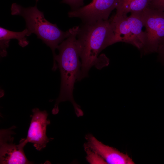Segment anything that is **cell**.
<instances>
[{
    "mask_svg": "<svg viewBox=\"0 0 164 164\" xmlns=\"http://www.w3.org/2000/svg\"><path fill=\"white\" fill-rule=\"evenodd\" d=\"M79 28L78 26L69 29V36L57 48L59 53L53 60V70L59 69L61 82L60 94L52 110L53 114L59 112V104L66 101L71 103L77 117L84 114L80 106L75 101L73 94L75 83L79 81L81 72V62L79 60L76 38Z\"/></svg>",
    "mask_w": 164,
    "mask_h": 164,
    "instance_id": "cell-1",
    "label": "cell"
},
{
    "mask_svg": "<svg viewBox=\"0 0 164 164\" xmlns=\"http://www.w3.org/2000/svg\"><path fill=\"white\" fill-rule=\"evenodd\" d=\"M110 19L100 20L91 23H83L79 26L77 45L81 59L80 75L79 81L87 77L93 66L100 69L107 66L109 60L102 54L103 47L109 32Z\"/></svg>",
    "mask_w": 164,
    "mask_h": 164,
    "instance_id": "cell-2",
    "label": "cell"
},
{
    "mask_svg": "<svg viewBox=\"0 0 164 164\" xmlns=\"http://www.w3.org/2000/svg\"><path fill=\"white\" fill-rule=\"evenodd\" d=\"M11 14L22 17L26 22V28L30 34H35L37 38L51 49L53 60L56 54L55 50L59 45L67 38L70 34L69 29L66 32L61 30L56 24L46 20L43 12L36 5L25 8L15 3L11 5Z\"/></svg>",
    "mask_w": 164,
    "mask_h": 164,
    "instance_id": "cell-3",
    "label": "cell"
},
{
    "mask_svg": "<svg viewBox=\"0 0 164 164\" xmlns=\"http://www.w3.org/2000/svg\"><path fill=\"white\" fill-rule=\"evenodd\" d=\"M145 28L144 55L157 52L164 44V12L148 8L142 12Z\"/></svg>",
    "mask_w": 164,
    "mask_h": 164,
    "instance_id": "cell-4",
    "label": "cell"
},
{
    "mask_svg": "<svg viewBox=\"0 0 164 164\" xmlns=\"http://www.w3.org/2000/svg\"><path fill=\"white\" fill-rule=\"evenodd\" d=\"M12 126L6 129H2L0 131V163L1 164H26L32 163L27 159L23 149L27 143L25 138H22L16 145L13 143L15 133L13 130L15 128Z\"/></svg>",
    "mask_w": 164,
    "mask_h": 164,
    "instance_id": "cell-5",
    "label": "cell"
},
{
    "mask_svg": "<svg viewBox=\"0 0 164 164\" xmlns=\"http://www.w3.org/2000/svg\"><path fill=\"white\" fill-rule=\"evenodd\" d=\"M119 0H92L88 4L68 13L70 17L80 18L83 23H91L100 20H107L117 7Z\"/></svg>",
    "mask_w": 164,
    "mask_h": 164,
    "instance_id": "cell-6",
    "label": "cell"
},
{
    "mask_svg": "<svg viewBox=\"0 0 164 164\" xmlns=\"http://www.w3.org/2000/svg\"><path fill=\"white\" fill-rule=\"evenodd\" d=\"M32 111L33 114L25 141L27 143L33 144L36 149L40 151L53 139L48 138L46 135L47 126L50 124V121L47 119L48 114L46 111H41L36 108Z\"/></svg>",
    "mask_w": 164,
    "mask_h": 164,
    "instance_id": "cell-7",
    "label": "cell"
},
{
    "mask_svg": "<svg viewBox=\"0 0 164 164\" xmlns=\"http://www.w3.org/2000/svg\"><path fill=\"white\" fill-rule=\"evenodd\" d=\"M87 141L84 145L99 155L109 164H132L135 163L127 154L120 152L115 148L104 144L91 134L86 135Z\"/></svg>",
    "mask_w": 164,
    "mask_h": 164,
    "instance_id": "cell-8",
    "label": "cell"
},
{
    "mask_svg": "<svg viewBox=\"0 0 164 164\" xmlns=\"http://www.w3.org/2000/svg\"><path fill=\"white\" fill-rule=\"evenodd\" d=\"M110 19L109 32L104 46V49L118 42L132 45L131 28L127 15H118L115 14Z\"/></svg>",
    "mask_w": 164,
    "mask_h": 164,
    "instance_id": "cell-9",
    "label": "cell"
},
{
    "mask_svg": "<svg viewBox=\"0 0 164 164\" xmlns=\"http://www.w3.org/2000/svg\"><path fill=\"white\" fill-rule=\"evenodd\" d=\"M142 12L131 13L128 19L131 28L132 45L142 51L145 44V35Z\"/></svg>",
    "mask_w": 164,
    "mask_h": 164,
    "instance_id": "cell-10",
    "label": "cell"
},
{
    "mask_svg": "<svg viewBox=\"0 0 164 164\" xmlns=\"http://www.w3.org/2000/svg\"><path fill=\"white\" fill-rule=\"evenodd\" d=\"M151 1L119 0L115 15L125 16L129 13L142 12L149 7Z\"/></svg>",
    "mask_w": 164,
    "mask_h": 164,
    "instance_id": "cell-11",
    "label": "cell"
},
{
    "mask_svg": "<svg viewBox=\"0 0 164 164\" xmlns=\"http://www.w3.org/2000/svg\"><path fill=\"white\" fill-rule=\"evenodd\" d=\"M30 35L26 28L22 31L16 32L7 30L2 27H0V40L10 41L12 39H16L18 40L19 45L22 47L29 44V42L27 39L26 36H29Z\"/></svg>",
    "mask_w": 164,
    "mask_h": 164,
    "instance_id": "cell-12",
    "label": "cell"
},
{
    "mask_svg": "<svg viewBox=\"0 0 164 164\" xmlns=\"http://www.w3.org/2000/svg\"><path fill=\"white\" fill-rule=\"evenodd\" d=\"M87 154L86 159L91 164H107L106 162L99 155L92 151L86 145L84 146Z\"/></svg>",
    "mask_w": 164,
    "mask_h": 164,
    "instance_id": "cell-13",
    "label": "cell"
},
{
    "mask_svg": "<svg viewBox=\"0 0 164 164\" xmlns=\"http://www.w3.org/2000/svg\"><path fill=\"white\" fill-rule=\"evenodd\" d=\"M84 0H63L62 3L68 5L71 10H74L83 6Z\"/></svg>",
    "mask_w": 164,
    "mask_h": 164,
    "instance_id": "cell-14",
    "label": "cell"
},
{
    "mask_svg": "<svg viewBox=\"0 0 164 164\" xmlns=\"http://www.w3.org/2000/svg\"><path fill=\"white\" fill-rule=\"evenodd\" d=\"M149 8L164 12V0H152Z\"/></svg>",
    "mask_w": 164,
    "mask_h": 164,
    "instance_id": "cell-15",
    "label": "cell"
},
{
    "mask_svg": "<svg viewBox=\"0 0 164 164\" xmlns=\"http://www.w3.org/2000/svg\"><path fill=\"white\" fill-rule=\"evenodd\" d=\"M157 53H158L160 57L164 60V44L159 48Z\"/></svg>",
    "mask_w": 164,
    "mask_h": 164,
    "instance_id": "cell-16",
    "label": "cell"
},
{
    "mask_svg": "<svg viewBox=\"0 0 164 164\" xmlns=\"http://www.w3.org/2000/svg\"><path fill=\"white\" fill-rule=\"evenodd\" d=\"M36 0V2H37L38 1V0Z\"/></svg>",
    "mask_w": 164,
    "mask_h": 164,
    "instance_id": "cell-17",
    "label": "cell"
}]
</instances>
